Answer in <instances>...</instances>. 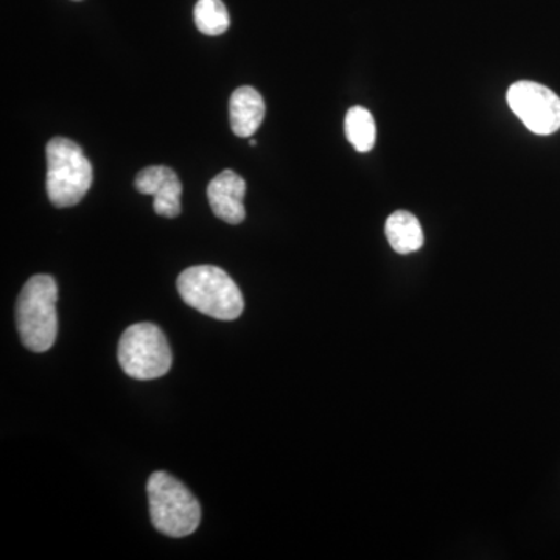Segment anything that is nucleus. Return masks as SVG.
<instances>
[{
  "mask_svg": "<svg viewBox=\"0 0 560 560\" xmlns=\"http://www.w3.org/2000/svg\"><path fill=\"white\" fill-rule=\"evenodd\" d=\"M75 2H79V0H75Z\"/></svg>",
  "mask_w": 560,
  "mask_h": 560,
  "instance_id": "obj_14",
  "label": "nucleus"
},
{
  "mask_svg": "<svg viewBox=\"0 0 560 560\" xmlns=\"http://www.w3.org/2000/svg\"><path fill=\"white\" fill-rule=\"evenodd\" d=\"M178 291L187 305L213 319L234 320L245 311L237 283L213 265H198L180 272Z\"/></svg>",
  "mask_w": 560,
  "mask_h": 560,
  "instance_id": "obj_1",
  "label": "nucleus"
},
{
  "mask_svg": "<svg viewBox=\"0 0 560 560\" xmlns=\"http://www.w3.org/2000/svg\"><path fill=\"white\" fill-rule=\"evenodd\" d=\"M385 234L390 248L399 254L416 253L423 246V231L419 220L407 210H397L386 220Z\"/></svg>",
  "mask_w": 560,
  "mask_h": 560,
  "instance_id": "obj_10",
  "label": "nucleus"
},
{
  "mask_svg": "<svg viewBox=\"0 0 560 560\" xmlns=\"http://www.w3.org/2000/svg\"><path fill=\"white\" fill-rule=\"evenodd\" d=\"M135 186L140 194L154 198L153 209L165 219H176L180 213L183 186L178 175L164 165H151L136 176Z\"/></svg>",
  "mask_w": 560,
  "mask_h": 560,
  "instance_id": "obj_7",
  "label": "nucleus"
},
{
  "mask_svg": "<svg viewBox=\"0 0 560 560\" xmlns=\"http://www.w3.org/2000/svg\"><path fill=\"white\" fill-rule=\"evenodd\" d=\"M194 20L198 31L208 36L223 35L231 25L230 13L221 0H198Z\"/></svg>",
  "mask_w": 560,
  "mask_h": 560,
  "instance_id": "obj_12",
  "label": "nucleus"
},
{
  "mask_svg": "<svg viewBox=\"0 0 560 560\" xmlns=\"http://www.w3.org/2000/svg\"><path fill=\"white\" fill-rule=\"evenodd\" d=\"M47 195L55 208L79 205L91 189L94 173L79 143L54 138L47 143Z\"/></svg>",
  "mask_w": 560,
  "mask_h": 560,
  "instance_id": "obj_4",
  "label": "nucleus"
},
{
  "mask_svg": "<svg viewBox=\"0 0 560 560\" xmlns=\"http://www.w3.org/2000/svg\"><path fill=\"white\" fill-rule=\"evenodd\" d=\"M249 145H250V147L257 145L256 140H249Z\"/></svg>",
  "mask_w": 560,
  "mask_h": 560,
  "instance_id": "obj_13",
  "label": "nucleus"
},
{
  "mask_svg": "<svg viewBox=\"0 0 560 560\" xmlns=\"http://www.w3.org/2000/svg\"><path fill=\"white\" fill-rule=\"evenodd\" d=\"M346 138L350 145L360 153H368L374 149L377 139V127L374 117L363 106H353L346 114L345 120Z\"/></svg>",
  "mask_w": 560,
  "mask_h": 560,
  "instance_id": "obj_11",
  "label": "nucleus"
},
{
  "mask_svg": "<svg viewBox=\"0 0 560 560\" xmlns=\"http://www.w3.org/2000/svg\"><path fill=\"white\" fill-rule=\"evenodd\" d=\"M119 363L136 381L164 377L172 368V349L160 327L139 323L128 327L119 342Z\"/></svg>",
  "mask_w": 560,
  "mask_h": 560,
  "instance_id": "obj_5",
  "label": "nucleus"
},
{
  "mask_svg": "<svg viewBox=\"0 0 560 560\" xmlns=\"http://www.w3.org/2000/svg\"><path fill=\"white\" fill-rule=\"evenodd\" d=\"M246 183L241 175L232 171L221 172L210 180L208 198L215 217L230 224H241L246 217L245 200Z\"/></svg>",
  "mask_w": 560,
  "mask_h": 560,
  "instance_id": "obj_8",
  "label": "nucleus"
},
{
  "mask_svg": "<svg viewBox=\"0 0 560 560\" xmlns=\"http://www.w3.org/2000/svg\"><path fill=\"white\" fill-rule=\"evenodd\" d=\"M57 302L58 285L51 276H33L22 289L16 304L18 331L32 352H47L57 340Z\"/></svg>",
  "mask_w": 560,
  "mask_h": 560,
  "instance_id": "obj_2",
  "label": "nucleus"
},
{
  "mask_svg": "<svg viewBox=\"0 0 560 560\" xmlns=\"http://www.w3.org/2000/svg\"><path fill=\"white\" fill-rule=\"evenodd\" d=\"M264 97L250 86L238 88L230 98L232 131L238 138H250L265 119Z\"/></svg>",
  "mask_w": 560,
  "mask_h": 560,
  "instance_id": "obj_9",
  "label": "nucleus"
},
{
  "mask_svg": "<svg viewBox=\"0 0 560 560\" xmlns=\"http://www.w3.org/2000/svg\"><path fill=\"white\" fill-rule=\"evenodd\" d=\"M515 116L536 135H552L560 128V98L550 88L534 81H517L508 91Z\"/></svg>",
  "mask_w": 560,
  "mask_h": 560,
  "instance_id": "obj_6",
  "label": "nucleus"
},
{
  "mask_svg": "<svg viewBox=\"0 0 560 560\" xmlns=\"http://www.w3.org/2000/svg\"><path fill=\"white\" fill-rule=\"evenodd\" d=\"M150 517L154 528L168 537L190 536L201 522V506L194 493L167 471H154L149 485Z\"/></svg>",
  "mask_w": 560,
  "mask_h": 560,
  "instance_id": "obj_3",
  "label": "nucleus"
}]
</instances>
